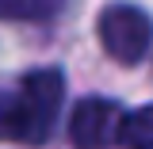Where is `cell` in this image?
Listing matches in <instances>:
<instances>
[{"mask_svg":"<svg viewBox=\"0 0 153 149\" xmlns=\"http://www.w3.org/2000/svg\"><path fill=\"white\" fill-rule=\"evenodd\" d=\"M65 80L57 69H38L19 80L12 96H0V142L42 145L61 115Z\"/></svg>","mask_w":153,"mask_h":149,"instance_id":"1","label":"cell"},{"mask_svg":"<svg viewBox=\"0 0 153 149\" xmlns=\"http://www.w3.org/2000/svg\"><path fill=\"white\" fill-rule=\"evenodd\" d=\"M96 31H100L103 50H107L115 61H123V65L142 61L146 50L153 46V19L146 16L142 8H134V4H107V8L100 12Z\"/></svg>","mask_w":153,"mask_h":149,"instance_id":"2","label":"cell"},{"mask_svg":"<svg viewBox=\"0 0 153 149\" xmlns=\"http://www.w3.org/2000/svg\"><path fill=\"white\" fill-rule=\"evenodd\" d=\"M123 119L126 115L115 99L88 96L69 115V138H73L76 149H107L111 142L123 138Z\"/></svg>","mask_w":153,"mask_h":149,"instance_id":"3","label":"cell"},{"mask_svg":"<svg viewBox=\"0 0 153 149\" xmlns=\"http://www.w3.org/2000/svg\"><path fill=\"white\" fill-rule=\"evenodd\" d=\"M65 8V0H0V19L19 23H46Z\"/></svg>","mask_w":153,"mask_h":149,"instance_id":"4","label":"cell"},{"mask_svg":"<svg viewBox=\"0 0 153 149\" xmlns=\"http://www.w3.org/2000/svg\"><path fill=\"white\" fill-rule=\"evenodd\" d=\"M123 145L126 149H153V103L138 107L123 119Z\"/></svg>","mask_w":153,"mask_h":149,"instance_id":"5","label":"cell"}]
</instances>
